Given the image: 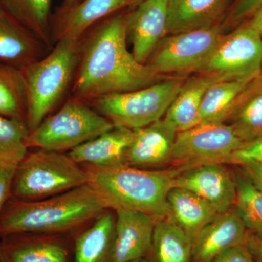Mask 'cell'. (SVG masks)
Returning a JSON list of instances; mask_svg holds the SVG:
<instances>
[{
	"mask_svg": "<svg viewBox=\"0 0 262 262\" xmlns=\"http://www.w3.org/2000/svg\"><path fill=\"white\" fill-rule=\"evenodd\" d=\"M127 14L105 18L80 39L71 96L89 103L105 95L143 89L163 80L127 50Z\"/></svg>",
	"mask_w": 262,
	"mask_h": 262,
	"instance_id": "6da1fadb",
	"label": "cell"
},
{
	"mask_svg": "<svg viewBox=\"0 0 262 262\" xmlns=\"http://www.w3.org/2000/svg\"><path fill=\"white\" fill-rule=\"evenodd\" d=\"M108 209L89 183L40 201L10 196L0 213V238L19 233H72Z\"/></svg>",
	"mask_w": 262,
	"mask_h": 262,
	"instance_id": "7a4b0ae2",
	"label": "cell"
},
{
	"mask_svg": "<svg viewBox=\"0 0 262 262\" xmlns=\"http://www.w3.org/2000/svg\"><path fill=\"white\" fill-rule=\"evenodd\" d=\"M83 165L88 183L108 209L127 208L157 220L173 219L167 198L176 177L182 173L179 170H150L126 165L111 168Z\"/></svg>",
	"mask_w": 262,
	"mask_h": 262,
	"instance_id": "3957f363",
	"label": "cell"
},
{
	"mask_svg": "<svg viewBox=\"0 0 262 262\" xmlns=\"http://www.w3.org/2000/svg\"><path fill=\"white\" fill-rule=\"evenodd\" d=\"M46 56L22 69L27 92L26 123L32 132L71 92L80 40L58 39Z\"/></svg>",
	"mask_w": 262,
	"mask_h": 262,
	"instance_id": "277c9868",
	"label": "cell"
},
{
	"mask_svg": "<svg viewBox=\"0 0 262 262\" xmlns=\"http://www.w3.org/2000/svg\"><path fill=\"white\" fill-rule=\"evenodd\" d=\"M88 182L85 170L68 154L37 149L28 151L15 168L10 192L19 201H40Z\"/></svg>",
	"mask_w": 262,
	"mask_h": 262,
	"instance_id": "5b68a950",
	"label": "cell"
},
{
	"mask_svg": "<svg viewBox=\"0 0 262 262\" xmlns=\"http://www.w3.org/2000/svg\"><path fill=\"white\" fill-rule=\"evenodd\" d=\"M113 127V123L89 103L70 96L58 112L29 133L26 144L28 148L63 152Z\"/></svg>",
	"mask_w": 262,
	"mask_h": 262,
	"instance_id": "8992f818",
	"label": "cell"
},
{
	"mask_svg": "<svg viewBox=\"0 0 262 262\" xmlns=\"http://www.w3.org/2000/svg\"><path fill=\"white\" fill-rule=\"evenodd\" d=\"M186 79L174 76L143 89L105 95L89 103L114 127L141 128L165 116Z\"/></svg>",
	"mask_w": 262,
	"mask_h": 262,
	"instance_id": "52a82bcc",
	"label": "cell"
},
{
	"mask_svg": "<svg viewBox=\"0 0 262 262\" xmlns=\"http://www.w3.org/2000/svg\"><path fill=\"white\" fill-rule=\"evenodd\" d=\"M261 70L262 36L246 24L224 34L196 73L220 81L251 82Z\"/></svg>",
	"mask_w": 262,
	"mask_h": 262,
	"instance_id": "ba28073f",
	"label": "cell"
},
{
	"mask_svg": "<svg viewBox=\"0 0 262 262\" xmlns=\"http://www.w3.org/2000/svg\"><path fill=\"white\" fill-rule=\"evenodd\" d=\"M244 143L224 122L199 124L178 132L168 164L184 172L209 164L228 163L232 153Z\"/></svg>",
	"mask_w": 262,
	"mask_h": 262,
	"instance_id": "9c48e42d",
	"label": "cell"
},
{
	"mask_svg": "<svg viewBox=\"0 0 262 262\" xmlns=\"http://www.w3.org/2000/svg\"><path fill=\"white\" fill-rule=\"evenodd\" d=\"M223 26L218 24L170 34L160 43L146 64L161 76L196 73L223 37Z\"/></svg>",
	"mask_w": 262,
	"mask_h": 262,
	"instance_id": "30bf717a",
	"label": "cell"
},
{
	"mask_svg": "<svg viewBox=\"0 0 262 262\" xmlns=\"http://www.w3.org/2000/svg\"><path fill=\"white\" fill-rule=\"evenodd\" d=\"M1 239L2 262H74V241L64 234L19 233Z\"/></svg>",
	"mask_w": 262,
	"mask_h": 262,
	"instance_id": "8fae6325",
	"label": "cell"
},
{
	"mask_svg": "<svg viewBox=\"0 0 262 262\" xmlns=\"http://www.w3.org/2000/svg\"><path fill=\"white\" fill-rule=\"evenodd\" d=\"M127 13V35L136 61L146 64L166 37L168 0H141Z\"/></svg>",
	"mask_w": 262,
	"mask_h": 262,
	"instance_id": "7c38bea8",
	"label": "cell"
},
{
	"mask_svg": "<svg viewBox=\"0 0 262 262\" xmlns=\"http://www.w3.org/2000/svg\"><path fill=\"white\" fill-rule=\"evenodd\" d=\"M112 262L147 258L151 251L157 219L142 212L117 208Z\"/></svg>",
	"mask_w": 262,
	"mask_h": 262,
	"instance_id": "4fadbf2b",
	"label": "cell"
},
{
	"mask_svg": "<svg viewBox=\"0 0 262 262\" xmlns=\"http://www.w3.org/2000/svg\"><path fill=\"white\" fill-rule=\"evenodd\" d=\"M174 187L198 194L218 213L228 211L235 202V179L224 164H209L182 172L176 177Z\"/></svg>",
	"mask_w": 262,
	"mask_h": 262,
	"instance_id": "5bb4252c",
	"label": "cell"
},
{
	"mask_svg": "<svg viewBox=\"0 0 262 262\" xmlns=\"http://www.w3.org/2000/svg\"><path fill=\"white\" fill-rule=\"evenodd\" d=\"M178 130L164 117L147 126L134 130L125 165L147 169L168 164Z\"/></svg>",
	"mask_w": 262,
	"mask_h": 262,
	"instance_id": "9a60e30c",
	"label": "cell"
},
{
	"mask_svg": "<svg viewBox=\"0 0 262 262\" xmlns=\"http://www.w3.org/2000/svg\"><path fill=\"white\" fill-rule=\"evenodd\" d=\"M248 233L234 207L218 213L193 241L192 262H211L225 250L246 244Z\"/></svg>",
	"mask_w": 262,
	"mask_h": 262,
	"instance_id": "2e32d148",
	"label": "cell"
},
{
	"mask_svg": "<svg viewBox=\"0 0 262 262\" xmlns=\"http://www.w3.org/2000/svg\"><path fill=\"white\" fill-rule=\"evenodd\" d=\"M137 0H81L73 8L59 13L52 39L79 41L92 27L117 10L136 5Z\"/></svg>",
	"mask_w": 262,
	"mask_h": 262,
	"instance_id": "e0dca14e",
	"label": "cell"
},
{
	"mask_svg": "<svg viewBox=\"0 0 262 262\" xmlns=\"http://www.w3.org/2000/svg\"><path fill=\"white\" fill-rule=\"evenodd\" d=\"M47 48L0 6V63L22 70L43 58Z\"/></svg>",
	"mask_w": 262,
	"mask_h": 262,
	"instance_id": "ac0fdd59",
	"label": "cell"
},
{
	"mask_svg": "<svg viewBox=\"0 0 262 262\" xmlns=\"http://www.w3.org/2000/svg\"><path fill=\"white\" fill-rule=\"evenodd\" d=\"M134 138V130L114 127L67 154L79 165L111 168L125 165V157Z\"/></svg>",
	"mask_w": 262,
	"mask_h": 262,
	"instance_id": "d6986e66",
	"label": "cell"
},
{
	"mask_svg": "<svg viewBox=\"0 0 262 262\" xmlns=\"http://www.w3.org/2000/svg\"><path fill=\"white\" fill-rule=\"evenodd\" d=\"M231 0H168V34L220 24Z\"/></svg>",
	"mask_w": 262,
	"mask_h": 262,
	"instance_id": "ffe728a7",
	"label": "cell"
},
{
	"mask_svg": "<svg viewBox=\"0 0 262 262\" xmlns=\"http://www.w3.org/2000/svg\"><path fill=\"white\" fill-rule=\"evenodd\" d=\"M225 123L245 143L262 136V77L250 82L236 98Z\"/></svg>",
	"mask_w": 262,
	"mask_h": 262,
	"instance_id": "44dd1931",
	"label": "cell"
},
{
	"mask_svg": "<svg viewBox=\"0 0 262 262\" xmlns=\"http://www.w3.org/2000/svg\"><path fill=\"white\" fill-rule=\"evenodd\" d=\"M106 210L74 238V262H112L115 216Z\"/></svg>",
	"mask_w": 262,
	"mask_h": 262,
	"instance_id": "7402d4cb",
	"label": "cell"
},
{
	"mask_svg": "<svg viewBox=\"0 0 262 262\" xmlns=\"http://www.w3.org/2000/svg\"><path fill=\"white\" fill-rule=\"evenodd\" d=\"M218 81L211 76L201 74L186 79L164 118L171 122L178 132L199 125L200 112L205 94L212 84Z\"/></svg>",
	"mask_w": 262,
	"mask_h": 262,
	"instance_id": "603a6c76",
	"label": "cell"
},
{
	"mask_svg": "<svg viewBox=\"0 0 262 262\" xmlns=\"http://www.w3.org/2000/svg\"><path fill=\"white\" fill-rule=\"evenodd\" d=\"M167 200L173 220L192 241L202 229L220 213L201 196L182 188H172Z\"/></svg>",
	"mask_w": 262,
	"mask_h": 262,
	"instance_id": "cb8c5ba5",
	"label": "cell"
},
{
	"mask_svg": "<svg viewBox=\"0 0 262 262\" xmlns=\"http://www.w3.org/2000/svg\"><path fill=\"white\" fill-rule=\"evenodd\" d=\"M193 241L173 219L157 221L148 259L151 262H192Z\"/></svg>",
	"mask_w": 262,
	"mask_h": 262,
	"instance_id": "d4e9b609",
	"label": "cell"
},
{
	"mask_svg": "<svg viewBox=\"0 0 262 262\" xmlns=\"http://www.w3.org/2000/svg\"><path fill=\"white\" fill-rule=\"evenodd\" d=\"M52 0H0V6L50 48Z\"/></svg>",
	"mask_w": 262,
	"mask_h": 262,
	"instance_id": "484cf974",
	"label": "cell"
},
{
	"mask_svg": "<svg viewBox=\"0 0 262 262\" xmlns=\"http://www.w3.org/2000/svg\"><path fill=\"white\" fill-rule=\"evenodd\" d=\"M249 82L218 81L212 84L207 90L202 102L200 124L225 123L236 98Z\"/></svg>",
	"mask_w": 262,
	"mask_h": 262,
	"instance_id": "4316f807",
	"label": "cell"
},
{
	"mask_svg": "<svg viewBox=\"0 0 262 262\" xmlns=\"http://www.w3.org/2000/svg\"><path fill=\"white\" fill-rule=\"evenodd\" d=\"M0 116L26 122L27 92L21 70L0 63Z\"/></svg>",
	"mask_w": 262,
	"mask_h": 262,
	"instance_id": "83f0119b",
	"label": "cell"
},
{
	"mask_svg": "<svg viewBox=\"0 0 262 262\" xmlns=\"http://www.w3.org/2000/svg\"><path fill=\"white\" fill-rule=\"evenodd\" d=\"M29 134L25 121L0 116V170L16 168L29 151Z\"/></svg>",
	"mask_w": 262,
	"mask_h": 262,
	"instance_id": "f1b7e54d",
	"label": "cell"
},
{
	"mask_svg": "<svg viewBox=\"0 0 262 262\" xmlns=\"http://www.w3.org/2000/svg\"><path fill=\"white\" fill-rule=\"evenodd\" d=\"M236 198L234 207L246 227L251 232L262 234V191L244 175H234Z\"/></svg>",
	"mask_w": 262,
	"mask_h": 262,
	"instance_id": "f546056e",
	"label": "cell"
},
{
	"mask_svg": "<svg viewBox=\"0 0 262 262\" xmlns=\"http://www.w3.org/2000/svg\"><path fill=\"white\" fill-rule=\"evenodd\" d=\"M228 163L239 166L249 163L262 165V136L244 143V145L232 153Z\"/></svg>",
	"mask_w": 262,
	"mask_h": 262,
	"instance_id": "4dcf8cb0",
	"label": "cell"
},
{
	"mask_svg": "<svg viewBox=\"0 0 262 262\" xmlns=\"http://www.w3.org/2000/svg\"><path fill=\"white\" fill-rule=\"evenodd\" d=\"M262 5V0H236L231 8L225 24L233 26L252 15Z\"/></svg>",
	"mask_w": 262,
	"mask_h": 262,
	"instance_id": "1f68e13d",
	"label": "cell"
},
{
	"mask_svg": "<svg viewBox=\"0 0 262 262\" xmlns=\"http://www.w3.org/2000/svg\"><path fill=\"white\" fill-rule=\"evenodd\" d=\"M211 262H255L247 245L234 246L220 253Z\"/></svg>",
	"mask_w": 262,
	"mask_h": 262,
	"instance_id": "d6a6232c",
	"label": "cell"
},
{
	"mask_svg": "<svg viewBox=\"0 0 262 262\" xmlns=\"http://www.w3.org/2000/svg\"><path fill=\"white\" fill-rule=\"evenodd\" d=\"M15 168L0 170V213L11 196V184Z\"/></svg>",
	"mask_w": 262,
	"mask_h": 262,
	"instance_id": "836d02e7",
	"label": "cell"
},
{
	"mask_svg": "<svg viewBox=\"0 0 262 262\" xmlns=\"http://www.w3.org/2000/svg\"><path fill=\"white\" fill-rule=\"evenodd\" d=\"M246 245L255 262H262V234L248 230Z\"/></svg>",
	"mask_w": 262,
	"mask_h": 262,
	"instance_id": "e575fe53",
	"label": "cell"
},
{
	"mask_svg": "<svg viewBox=\"0 0 262 262\" xmlns=\"http://www.w3.org/2000/svg\"><path fill=\"white\" fill-rule=\"evenodd\" d=\"M243 173L251 182L262 191V165L256 163L241 165Z\"/></svg>",
	"mask_w": 262,
	"mask_h": 262,
	"instance_id": "d590c367",
	"label": "cell"
},
{
	"mask_svg": "<svg viewBox=\"0 0 262 262\" xmlns=\"http://www.w3.org/2000/svg\"><path fill=\"white\" fill-rule=\"evenodd\" d=\"M247 25L262 36V5L253 13Z\"/></svg>",
	"mask_w": 262,
	"mask_h": 262,
	"instance_id": "8d00e7d4",
	"label": "cell"
},
{
	"mask_svg": "<svg viewBox=\"0 0 262 262\" xmlns=\"http://www.w3.org/2000/svg\"><path fill=\"white\" fill-rule=\"evenodd\" d=\"M80 1L81 0H64L59 13H63V12L67 11V10L71 9V8L75 7V5L78 4Z\"/></svg>",
	"mask_w": 262,
	"mask_h": 262,
	"instance_id": "74e56055",
	"label": "cell"
},
{
	"mask_svg": "<svg viewBox=\"0 0 262 262\" xmlns=\"http://www.w3.org/2000/svg\"><path fill=\"white\" fill-rule=\"evenodd\" d=\"M129 262H151L149 259H148L147 258H139V259L134 260V261H131Z\"/></svg>",
	"mask_w": 262,
	"mask_h": 262,
	"instance_id": "f35d334b",
	"label": "cell"
},
{
	"mask_svg": "<svg viewBox=\"0 0 262 262\" xmlns=\"http://www.w3.org/2000/svg\"><path fill=\"white\" fill-rule=\"evenodd\" d=\"M137 1H138V3H139V2L141 1V0H137Z\"/></svg>",
	"mask_w": 262,
	"mask_h": 262,
	"instance_id": "ab89813d",
	"label": "cell"
},
{
	"mask_svg": "<svg viewBox=\"0 0 262 262\" xmlns=\"http://www.w3.org/2000/svg\"><path fill=\"white\" fill-rule=\"evenodd\" d=\"M261 77H262V70H261Z\"/></svg>",
	"mask_w": 262,
	"mask_h": 262,
	"instance_id": "60d3db41",
	"label": "cell"
},
{
	"mask_svg": "<svg viewBox=\"0 0 262 262\" xmlns=\"http://www.w3.org/2000/svg\"><path fill=\"white\" fill-rule=\"evenodd\" d=\"M0 262H2V261H1V260H0Z\"/></svg>",
	"mask_w": 262,
	"mask_h": 262,
	"instance_id": "b9f144b4",
	"label": "cell"
}]
</instances>
